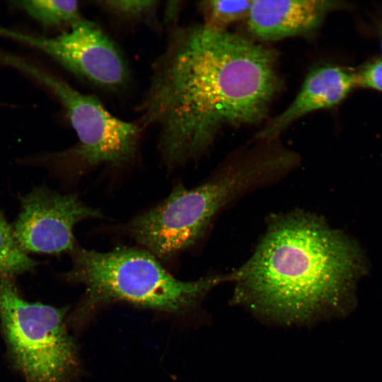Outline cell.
I'll use <instances>...</instances> for the list:
<instances>
[{"label":"cell","instance_id":"cell-5","mask_svg":"<svg viewBox=\"0 0 382 382\" xmlns=\"http://www.w3.org/2000/svg\"><path fill=\"white\" fill-rule=\"evenodd\" d=\"M0 323L8 354L26 382H69L78 367L64 311L31 303L13 279H0Z\"/></svg>","mask_w":382,"mask_h":382},{"label":"cell","instance_id":"cell-12","mask_svg":"<svg viewBox=\"0 0 382 382\" xmlns=\"http://www.w3.org/2000/svg\"><path fill=\"white\" fill-rule=\"evenodd\" d=\"M36 262L20 246L13 226L0 212V279L31 271Z\"/></svg>","mask_w":382,"mask_h":382},{"label":"cell","instance_id":"cell-9","mask_svg":"<svg viewBox=\"0 0 382 382\" xmlns=\"http://www.w3.org/2000/svg\"><path fill=\"white\" fill-rule=\"evenodd\" d=\"M347 6L335 0H255L246 21L255 37L274 41L311 33L328 13Z\"/></svg>","mask_w":382,"mask_h":382},{"label":"cell","instance_id":"cell-10","mask_svg":"<svg viewBox=\"0 0 382 382\" xmlns=\"http://www.w3.org/2000/svg\"><path fill=\"white\" fill-rule=\"evenodd\" d=\"M356 86L355 73L340 66L326 64L312 69L289 106L257 133V141L277 139L293 122L312 112L332 108Z\"/></svg>","mask_w":382,"mask_h":382},{"label":"cell","instance_id":"cell-3","mask_svg":"<svg viewBox=\"0 0 382 382\" xmlns=\"http://www.w3.org/2000/svg\"><path fill=\"white\" fill-rule=\"evenodd\" d=\"M71 254L73 265L66 278L86 289L76 309L78 320L115 301L168 313L185 312L214 287L228 282L227 274L180 280L146 250L120 247L98 252L76 246Z\"/></svg>","mask_w":382,"mask_h":382},{"label":"cell","instance_id":"cell-16","mask_svg":"<svg viewBox=\"0 0 382 382\" xmlns=\"http://www.w3.org/2000/svg\"><path fill=\"white\" fill-rule=\"evenodd\" d=\"M180 1H170L168 2L169 5L166 6V18L168 22H171L175 20L177 13L179 11V8L180 6Z\"/></svg>","mask_w":382,"mask_h":382},{"label":"cell","instance_id":"cell-13","mask_svg":"<svg viewBox=\"0 0 382 382\" xmlns=\"http://www.w3.org/2000/svg\"><path fill=\"white\" fill-rule=\"evenodd\" d=\"M251 0H209L202 1L199 7L205 18L204 25L221 30L233 23L246 19Z\"/></svg>","mask_w":382,"mask_h":382},{"label":"cell","instance_id":"cell-2","mask_svg":"<svg viewBox=\"0 0 382 382\" xmlns=\"http://www.w3.org/2000/svg\"><path fill=\"white\" fill-rule=\"evenodd\" d=\"M361 272L350 239L322 216L299 209L270 216L253 253L228 277L235 303L291 325L346 311Z\"/></svg>","mask_w":382,"mask_h":382},{"label":"cell","instance_id":"cell-7","mask_svg":"<svg viewBox=\"0 0 382 382\" xmlns=\"http://www.w3.org/2000/svg\"><path fill=\"white\" fill-rule=\"evenodd\" d=\"M0 36L35 47L101 88L118 89L128 80V69L117 46L95 23L83 18L55 37L28 34L1 25Z\"/></svg>","mask_w":382,"mask_h":382},{"label":"cell","instance_id":"cell-15","mask_svg":"<svg viewBox=\"0 0 382 382\" xmlns=\"http://www.w3.org/2000/svg\"><path fill=\"white\" fill-rule=\"evenodd\" d=\"M356 86L382 91V59L374 60L355 73Z\"/></svg>","mask_w":382,"mask_h":382},{"label":"cell","instance_id":"cell-1","mask_svg":"<svg viewBox=\"0 0 382 382\" xmlns=\"http://www.w3.org/2000/svg\"><path fill=\"white\" fill-rule=\"evenodd\" d=\"M276 66L272 50L226 30L173 28L139 108L166 164L197 158L226 126L261 122L280 87Z\"/></svg>","mask_w":382,"mask_h":382},{"label":"cell","instance_id":"cell-6","mask_svg":"<svg viewBox=\"0 0 382 382\" xmlns=\"http://www.w3.org/2000/svg\"><path fill=\"white\" fill-rule=\"evenodd\" d=\"M6 65L40 81L57 96L79 138L73 154L85 164L120 166L134 156L141 132L139 125L119 119L96 98L79 92L57 76L20 57L8 55Z\"/></svg>","mask_w":382,"mask_h":382},{"label":"cell","instance_id":"cell-11","mask_svg":"<svg viewBox=\"0 0 382 382\" xmlns=\"http://www.w3.org/2000/svg\"><path fill=\"white\" fill-rule=\"evenodd\" d=\"M12 4L45 28H70L82 18L77 1L27 0Z\"/></svg>","mask_w":382,"mask_h":382},{"label":"cell","instance_id":"cell-14","mask_svg":"<svg viewBox=\"0 0 382 382\" xmlns=\"http://www.w3.org/2000/svg\"><path fill=\"white\" fill-rule=\"evenodd\" d=\"M113 16L125 20L139 21L151 18L157 1H100L96 2Z\"/></svg>","mask_w":382,"mask_h":382},{"label":"cell","instance_id":"cell-8","mask_svg":"<svg viewBox=\"0 0 382 382\" xmlns=\"http://www.w3.org/2000/svg\"><path fill=\"white\" fill-rule=\"evenodd\" d=\"M74 195H62L37 187L21 198V210L13 226L14 236L25 252L59 254L76 248L74 228L79 222L101 217Z\"/></svg>","mask_w":382,"mask_h":382},{"label":"cell","instance_id":"cell-4","mask_svg":"<svg viewBox=\"0 0 382 382\" xmlns=\"http://www.w3.org/2000/svg\"><path fill=\"white\" fill-rule=\"evenodd\" d=\"M267 181L255 158L233 152L199 185H176L158 204L132 219L127 232L158 260H170L194 245L222 210L265 188Z\"/></svg>","mask_w":382,"mask_h":382},{"label":"cell","instance_id":"cell-17","mask_svg":"<svg viewBox=\"0 0 382 382\" xmlns=\"http://www.w3.org/2000/svg\"><path fill=\"white\" fill-rule=\"evenodd\" d=\"M378 34H379L380 45H381V52H382V22L379 24Z\"/></svg>","mask_w":382,"mask_h":382}]
</instances>
